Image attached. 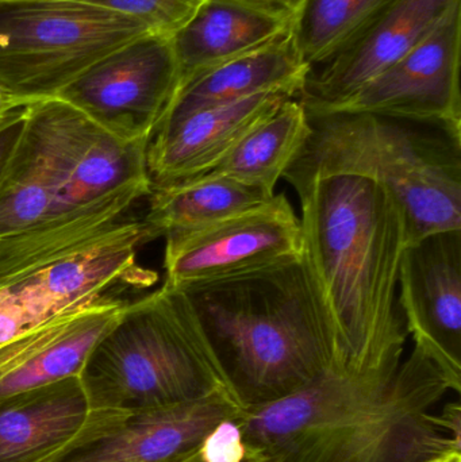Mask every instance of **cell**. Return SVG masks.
Here are the masks:
<instances>
[{"mask_svg": "<svg viewBox=\"0 0 461 462\" xmlns=\"http://www.w3.org/2000/svg\"><path fill=\"white\" fill-rule=\"evenodd\" d=\"M295 192L303 255L341 361L359 369L400 365L409 336L397 299L408 246L400 200L378 181L355 175L316 179Z\"/></svg>", "mask_w": 461, "mask_h": 462, "instance_id": "cell-1", "label": "cell"}, {"mask_svg": "<svg viewBox=\"0 0 461 462\" xmlns=\"http://www.w3.org/2000/svg\"><path fill=\"white\" fill-rule=\"evenodd\" d=\"M183 292L241 409L346 365L303 254Z\"/></svg>", "mask_w": 461, "mask_h": 462, "instance_id": "cell-2", "label": "cell"}, {"mask_svg": "<svg viewBox=\"0 0 461 462\" xmlns=\"http://www.w3.org/2000/svg\"><path fill=\"white\" fill-rule=\"evenodd\" d=\"M308 118V140L283 175L292 189L327 176H362L400 200L408 245L461 230V124L344 111Z\"/></svg>", "mask_w": 461, "mask_h": 462, "instance_id": "cell-3", "label": "cell"}, {"mask_svg": "<svg viewBox=\"0 0 461 462\" xmlns=\"http://www.w3.org/2000/svg\"><path fill=\"white\" fill-rule=\"evenodd\" d=\"M78 377L92 410L143 411L232 393L183 291L165 285L127 303Z\"/></svg>", "mask_w": 461, "mask_h": 462, "instance_id": "cell-4", "label": "cell"}, {"mask_svg": "<svg viewBox=\"0 0 461 462\" xmlns=\"http://www.w3.org/2000/svg\"><path fill=\"white\" fill-rule=\"evenodd\" d=\"M146 34L135 19L69 0H0V88L24 105L56 97L97 60Z\"/></svg>", "mask_w": 461, "mask_h": 462, "instance_id": "cell-5", "label": "cell"}, {"mask_svg": "<svg viewBox=\"0 0 461 462\" xmlns=\"http://www.w3.org/2000/svg\"><path fill=\"white\" fill-rule=\"evenodd\" d=\"M154 239L143 219L126 218L0 279V345L122 288L149 287L157 276L138 265L137 252Z\"/></svg>", "mask_w": 461, "mask_h": 462, "instance_id": "cell-6", "label": "cell"}, {"mask_svg": "<svg viewBox=\"0 0 461 462\" xmlns=\"http://www.w3.org/2000/svg\"><path fill=\"white\" fill-rule=\"evenodd\" d=\"M449 391L438 366L414 346L378 404L340 425L300 437L278 462H427L461 441L430 410Z\"/></svg>", "mask_w": 461, "mask_h": 462, "instance_id": "cell-7", "label": "cell"}, {"mask_svg": "<svg viewBox=\"0 0 461 462\" xmlns=\"http://www.w3.org/2000/svg\"><path fill=\"white\" fill-rule=\"evenodd\" d=\"M179 84L172 37L146 34L97 60L56 97L119 140L149 141Z\"/></svg>", "mask_w": 461, "mask_h": 462, "instance_id": "cell-8", "label": "cell"}, {"mask_svg": "<svg viewBox=\"0 0 461 462\" xmlns=\"http://www.w3.org/2000/svg\"><path fill=\"white\" fill-rule=\"evenodd\" d=\"M240 411L226 391L143 411L89 409L83 428L38 462H183Z\"/></svg>", "mask_w": 461, "mask_h": 462, "instance_id": "cell-9", "label": "cell"}, {"mask_svg": "<svg viewBox=\"0 0 461 462\" xmlns=\"http://www.w3.org/2000/svg\"><path fill=\"white\" fill-rule=\"evenodd\" d=\"M164 238V285L179 291L303 254L302 225L284 192L224 221Z\"/></svg>", "mask_w": 461, "mask_h": 462, "instance_id": "cell-10", "label": "cell"}, {"mask_svg": "<svg viewBox=\"0 0 461 462\" xmlns=\"http://www.w3.org/2000/svg\"><path fill=\"white\" fill-rule=\"evenodd\" d=\"M400 365L335 366L281 401L241 409L235 420L246 458L278 462L305 434L340 425L373 409L389 393Z\"/></svg>", "mask_w": 461, "mask_h": 462, "instance_id": "cell-11", "label": "cell"}, {"mask_svg": "<svg viewBox=\"0 0 461 462\" xmlns=\"http://www.w3.org/2000/svg\"><path fill=\"white\" fill-rule=\"evenodd\" d=\"M398 304L408 333L443 374L461 391V230L429 234L403 250Z\"/></svg>", "mask_w": 461, "mask_h": 462, "instance_id": "cell-12", "label": "cell"}, {"mask_svg": "<svg viewBox=\"0 0 461 462\" xmlns=\"http://www.w3.org/2000/svg\"><path fill=\"white\" fill-rule=\"evenodd\" d=\"M81 116L59 97L27 106L21 137L0 175V241L53 216Z\"/></svg>", "mask_w": 461, "mask_h": 462, "instance_id": "cell-13", "label": "cell"}, {"mask_svg": "<svg viewBox=\"0 0 461 462\" xmlns=\"http://www.w3.org/2000/svg\"><path fill=\"white\" fill-rule=\"evenodd\" d=\"M460 49L461 2L406 56L327 111L461 124Z\"/></svg>", "mask_w": 461, "mask_h": 462, "instance_id": "cell-14", "label": "cell"}, {"mask_svg": "<svg viewBox=\"0 0 461 462\" xmlns=\"http://www.w3.org/2000/svg\"><path fill=\"white\" fill-rule=\"evenodd\" d=\"M460 2L389 0L322 69H310L298 100L308 113L346 102L421 43Z\"/></svg>", "mask_w": 461, "mask_h": 462, "instance_id": "cell-15", "label": "cell"}, {"mask_svg": "<svg viewBox=\"0 0 461 462\" xmlns=\"http://www.w3.org/2000/svg\"><path fill=\"white\" fill-rule=\"evenodd\" d=\"M291 97L286 92H265L240 102L161 119L146 146L151 189L208 172L257 124Z\"/></svg>", "mask_w": 461, "mask_h": 462, "instance_id": "cell-16", "label": "cell"}, {"mask_svg": "<svg viewBox=\"0 0 461 462\" xmlns=\"http://www.w3.org/2000/svg\"><path fill=\"white\" fill-rule=\"evenodd\" d=\"M127 300L107 298L53 318L0 345V399L78 376Z\"/></svg>", "mask_w": 461, "mask_h": 462, "instance_id": "cell-17", "label": "cell"}, {"mask_svg": "<svg viewBox=\"0 0 461 462\" xmlns=\"http://www.w3.org/2000/svg\"><path fill=\"white\" fill-rule=\"evenodd\" d=\"M292 15L246 0H202L172 35L179 87L211 68L286 37L291 32Z\"/></svg>", "mask_w": 461, "mask_h": 462, "instance_id": "cell-18", "label": "cell"}, {"mask_svg": "<svg viewBox=\"0 0 461 462\" xmlns=\"http://www.w3.org/2000/svg\"><path fill=\"white\" fill-rule=\"evenodd\" d=\"M310 69L298 54L290 32L259 51L211 68L181 84L162 119L240 102L265 92H286L298 97Z\"/></svg>", "mask_w": 461, "mask_h": 462, "instance_id": "cell-19", "label": "cell"}, {"mask_svg": "<svg viewBox=\"0 0 461 462\" xmlns=\"http://www.w3.org/2000/svg\"><path fill=\"white\" fill-rule=\"evenodd\" d=\"M88 399L80 377L0 399V462H38L86 423Z\"/></svg>", "mask_w": 461, "mask_h": 462, "instance_id": "cell-20", "label": "cell"}, {"mask_svg": "<svg viewBox=\"0 0 461 462\" xmlns=\"http://www.w3.org/2000/svg\"><path fill=\"white\" fill-rule=\"evenodd\" d=\"M275 194L226 176L200 175L152 189L143 221L157 238L200 229L270 202Z\"/></svg>", "mask_w": 461, "mask_h": 462, "instance_id": "cell-21", "label": "cell"}, {"mask_svg": "<svg viewBox=\"0 0 461 462\" xmlns=\"http://www.w3.org/2000/svg\"><path fill=\"white\" fill-rule=\"evenodd\" d=\"M309 132L308 113L298 97H291L257 124L206 173L226 176L275 194L276 184L300 153Z\"/></svg>", "mask_w": 461, "mask_h": 462, "instance_id": "cell-22", "label": "cell"}, {"mask_svg": "<svg viewBox=\"0 0 461 462\" xmlns=\"http://www.w3.org/2000/svg\"><path fill=\"white\" fill-rule=\"evenodd\" d=\"M389 0H300L291 40L310 68L327 62L346 45Z\"/></svg>", "mask_w": 461, "mask_h": 462, "instance_id": "cell-23", "label": "cell"}, {"mask_svg": "<svg viewBox=\"0 0 461 462\" xmlns=\"http://www.w3.org/2000/svg\"><path fill=\"white\" fill-rule=\"evenodd\" d=\"M102 8L118 15L135 19L152 34L172 37L199 7L202 0H69Z\"/></svg>", "mask_w": 461, "mask_h": 462, "instance_id": "cell-24", "label": "cell"}, {"mask_svg": "<svg viewBox=\"0 0 461 462\" xmlns=\"http://www.w3.org/2000/svg\"><path fill=\"white\" fill-rule=\"evenodd\" d=\"M235 420L221 423L200 447L205 462H248L241 439L240 429Z\"/></svg>", "mask_w": 461, "mask_h": 462, "instance_id": "cell-25", "label": "cell"}, {"mask_svg": "<svg viewBox=\"0 0 461 462\" xmlns=\"http://www.w3.org/2000/svg\"><path fill=\"white\" fill-rule=\"evenodd\" d=\"M26 107L16 110L7 121L0 125V175L7 165L11 153L15 149L16 143L21 137L22 129H23L24 114Z\"/></svg>", "mask_w": 461, "mask_h": 462, "instance_id": "cell-26", "label": "cell"}, {"mask_svg": "<svg viewBox=\"0 0 461 462\" xmlns=\"http://www.w3.org/2000/svg\"><path fill=\"white\" fill-rule=\"evenodd\" d=\"M441 428L454 437L457 441H461V407L459 402L448 403L444 407L441 414L436 415Z\"/></svg>", "mask_w": 461, "mask_h": 462, "instance_id": "cell-27", "label": "cell"}, {"mask_svg": "<svg viewBox=\"0 0 461 462\" xmlns=\"http://www.w3.org/2000/svg\"><path fill=\"white\" fill-rule=\"evenodd\" d=\"M24 106L29 105H24V103L19 102L18 99L8 95L5 89L0 88V125H2L3 122L7 121V119L10 118L16 110L24 107Z\"/></svg>", "mask_w": 461, "mask_h": 462, "instance_id": "cell-28", "label": "cell"}, {"mask_svg": "<svg viewBox=\"0 0 461 462\" xmlns=\"http://www.w3.org/2000/svg\"><path fill=\"white\" fill-rule=\"evenodd\" d=\"M246 2L257 3V5H267V7L294 14V11L300 5V0H246Z\"/></svg>", "mask_w": 461, "mask_h": 462, "instance_id": "cell-29", "label": "cell"}, {"mask_svg": "<svg viewBox=\"0 0 461 462\" xmlns=\"http://www.w3.org/2000/svg\"><path fill=\"white\" fill-rule=\"evenodd\" d=\"M427 462H461V449H451Z\"/></svg>", "mask_w": 461, "mask_h": 462, "instance_id": "cell-30", "label": "cell"}, {"mask_svg": "<svg viewBox=\"0 0 461 462\" xmlns=\"http://www.w3.org/2000/svg\"><path fill=\"white\" fill-rule=\"evenodd\" d=\"M183 462H205V461H203L202 456H200V452H198V453H195L194 456H191V457L187 458V460L183 461Z\"/></svg>", "mask_w": 461, "mask_h": 462, "instance_id": "cell-31", "label": "cell"}, {"mask_svg": "<svg viewBox=\"0 0 461 462\" xmlns=\"http://www.w3.org/2000/svg\"><path fill=\"white\" fill-rule=\"evenodd\" d=\"M248 462H259V461H248Z\"/></svg>", "mask_w": 461, "mask_h": 462, "instance_id": "cell-32", "label": "cell"}]
</instances>
